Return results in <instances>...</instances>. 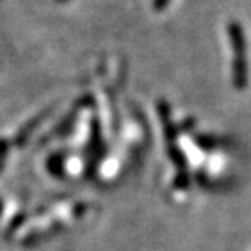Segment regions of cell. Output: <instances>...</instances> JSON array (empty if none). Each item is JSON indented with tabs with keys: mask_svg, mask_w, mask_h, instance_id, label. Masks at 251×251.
I'll list each match as a JSON object with an SVG mask.
<instances>
[{
	"mask_svg": "<svg viewBox=\"0 0 251 251\" xmlns=\"http://www.w3.org/2000/svg\"><path fill=\"white\" fill-rule=\"evenodd\" d=\"M228 36L233 49V69L232 80L237 90L247 88L248 85V62H247V39L242 25L232 22L228 25Z\"/></svg>",
	"mask_w": 251,
	"mask_h": 251,
	"instance_id": "6da1fadb",
	"label": "cell"
},
{
	"mask_svg": "<svg viewBox=\"0 0 251 251\" xmlns=\"http://www.w3.org/2000/svg\"><path fill=\"white\" fill-rule=\"evenodd\" d=\"M51 113V109H49V111H43L41 114H39V116H36V118H33V121H29L26 126H25V127L20 130L18 132V137H17V142L18 144H25L26 142V139H28V135L33 132L34 130V127H36V126L43 121V118H46L48 114Z\"/></svg>",
	"mask_w": 251,
	"mask_h": 251,
	"instance_id": "7a4b0ae2",
	"label": "cell"
},
{
	"mask_svg": "<svg viewBox=\"0 0 251 251\" xmlns=\"http://www.w3.org/2000/svg\"><path fill=\"white\" fill-rule=\"evenodd\" d=\"M170 3V0H153V10L155 12H162L167 8V5Z\"/></svg>",
	"mask_w": 251,
	"mask_h": 251,
	"instance_id": "3957f363",
	"label": "cell"
},
{
	"mask_svg": "<svg viewBox=\"0 0 251 251\" xmlns=\"http://www.w3.org/2000/svg\"><path fill=\"white\" fill-rule=\"evenodd\" d=\"M56 2H59V3H64V2H67V0H56Z\"/></svg>",
	"mask_w": 251,
	"mask_h": 251,
	"instance_id": "277c9868",
	"label": "cell"
}]
</instances>
